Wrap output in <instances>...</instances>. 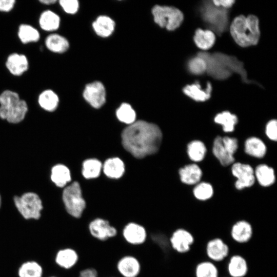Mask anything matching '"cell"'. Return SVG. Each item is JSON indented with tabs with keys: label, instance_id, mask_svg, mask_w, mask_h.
<instances>
[{
	"label": "cell",
	"instance_id": "6da1fadb",
	"mask_svg": "<svg viewBox=\"0 0 277 277\" xmlns=\"http://www.w3.org/2000/svg\"><path fill=\"white\" fill-rule=\"evenodd\" d=\"M122 138L124 148L134 157L141 159L158 151L162 133L156 125L138 121L123 130Z\"/></svg>",
	"mask_w": 277,
	"mask_h": 277
},
{
	"label": "cell",
	"instance_id": "7a4b0ae2",
	"mask_svg": "<svg viewBox=\"0 0 277 277\" xmlns=\"http://www.w3.org/2000/svg\"><path fill=\"white\" fill-rule=\"evenodd\" d=\"M205 60L207 64V72L213 78L225 80L233 73L240 75L242 81L246 83H253L247 78V73L243 62L236 57L221 52L209 53L200 52L197 54Z\"/></svg>",
	"mask_w": 277,
	"mask_h": 277
},
{
	"label": "cell",
	"instance_id": "3957f363",
	"mask_svg": "<svg viewBox=\"0 0 277 277\" xmlns=\"http://www.w3.org/2000/svg\"><path fill=\"white\" fill-rule=\"evenodd\" d=\"M229 30L234 42L242 47L256 45L260 38L259 20L253 14L236 16L229 26Z\"/></svg>",
	"mask_w": 277,
	"mask_h": 277
},
{
	"label": "cell",
	"instance_id": "277c9868",
	"mask_svg": "<svg viewBox=\"0 0 277 277\" xmlns=\"http://www.w3.org/2000/svg\"><path fill=\"white\" fill-rule=\"evenodd\" d=\"M28 111L26 102L19 94L10 90L0 94V117L11 123H18L24 120Z\"/></svg>",
	"mask_w": 277,
	"mask_h": 277
},
{
	"label": "cell",
	"instance_id": "5b68a950",
	"mask_svg": "<svg viewBox=\"0 0 277 277\" xmlns=\"http://www.w3.org/2000/svg\"><path fill=\"white\" fill-rule=\"evenodd\" d=\"M200 12L204 22L218 35L227 29L229 22L227 9L217 7L211 1H204L200 7Z\"/></svg>",
	"mask_w": 277,
	"mask_h": 277
},
{
	"label": "cell",
	"instance_id": "8992f818",
	"mask_svg": "<svg viewBox=\"0 0 277 277\" xmlns=\"http://www.w3.org/2000/svg\"><path fill=\"white\" fill-rule=\"evenodd\" d=\"M63 201L67 213L74 219H80L87 209L80 184L74 182L66 187L63 192Z\"/></svg>",
	"mask_w": 277,
	"mask_h": 277
},
{
	"label": "cell",
	"instance_id": "52a82bcc",
	"mask_svg": "<svg viewBox=\"0 0 277 277\" xmlns=\"http://www.w3.org/2000/svg\"><path fill=\"white\" fill-rule=\"evenodd\" d=\"M154 21L161 28L173 31L179 28L184 20V14L172 6L155 5L152 9Z\"/></svg>",
	"mask_w": 277,
	"mask_h": 277
},
{
	"label": "cell",
	"instance_id": "ba28073f",
	"mask_svg": "<svg viewBox=\"0 0 277 277\" xmlns=\"http://www.w3.org/2000/svg\"><path fill=\"white\" fill-rule=\"evenodd\" d=\"M204 251L206 259L220 265L224 263L231 254V248L226 240L215 236L206 241Z\"/></svg>",
	"mask_w": 277,
	"mask_h": 277
},
{
	"label": "cell",
	"instance_id": "9c48e42d",
	"mask_svg": "<svg viewBox=\"0 0 277 277\" xmlns=\"http://www.w3.org/2000/svg\"><path fill=\"white\" fill-rule=\"evenodd\" d=\"M254 232V227L251 221L245 219L236 220L229 228V243L239 246L246 245L253 240Z\"/></svg>",
	"mask_w": 277,
	"mask_h": 277
},
{
	"label": "cell",
	"instance_id": "30bf717a",
	"mask_svg": "<svg viewBox=\"0 0 277 277\" xmlns=\"http://www.w3.org/2000/svg\"><path fill=\"white\" fill-rule=\"evenodd\" d=\"M169 243L173 252L180 255H185L191 251L195 243V238L189 229L179 227L170 233Z\"/></svg>",
	"mask_w": 277,
	"mask_h": 277
},
{
	"label": "cell",
	"instance_id": "8fae6325",
	"mask_svg": "<svg viewBox=\"0 0 277 277\" xmlns=\"http://www.w3.org/2000/svg\"><path fill=\"white\" fill-rule=\"evenodd\" d=\"M14 202L18 211L25 219H39L43 206L37 194L27 192L21 196H15Z\"/></svg>",
	"mask_w": 277,
	"mask_h": 277
},
{
	"label": "cell",
	"instance_id": "7c38bea8",
	"mask_svg": "<svg viewBox=\"0 0 277 277\" xmlns=\"http://www.w3.org/2000/svg\"><path fill=\"white\" fill-rule=\"evenodd\" d=\"M219 266L221 276L226 275L229 277H247L250 271L247 259L238 252L231 253L225 263Z\"/></svg>",
	"mask_w": 277,
	"mask_h": 277
},
{
	"label": "cell",
	"instance_id": "4fadbf2b",
	"mask_svg": "<svg viewBox=\"0 0 277 277\" xmlns=\"http://www.w3.org/2000/svg\"><path fill=\"white\" fill-rule=\"evenodd\" d=\"M90 235L94 240L102 242L116 237L118 234L117 228L110 222L102 217H95L91 220L87 225Z\"/></svg>",
	"mask_w": 277,
	"mask_h": 277
},
{
	"label": "cell",
	"instance_id": "5bb4252c",
	"mask_svg": "<svg viewBox=\"0 0 277 277\" xmlns=\"http://www.w3.org/2000/svg\"><path fill=\"white\" fill-rule=\"evenodd\" d=\"M118 233L126 244L133 247L144 245L148 236L146 227L135 221L126 223Z\"/></svg>",
	"mask_w": 277,
	"mask_h": 277
},
{
	"label": "cell",
	"instance_id": "9a60e30c",
	"mask_svg": "<svg viewBox=\"0 0 277 277\" xmlns=\"http://www.w3.org/2000/svg\"><path fill=\"white\" fill-rule=\"evenodd\" d=\"M115 268L120 277H138L141 272L142 265L135 255L126 254L118 259Z\"/></svg>",
	"mask_w": 277,
	"mask_h": 277
},
{
	"label": "cell",
	"instance_id": "2e32d148",
	"mask_svg": "<svg viewBox=\"0 0 277 277\" xmlns=\"http://www.w3.org/2000/svg\"><path fill=\"white\" fill-rule=\"evenodd\" d=\"M83 96L91 106L99 108L105 103V87L101 82L98 81L88 84L84 90Z\"/></svg>",
	"mask_w": 277,
	"mask_h": 277
},
{
	"label": "cell",
	"instance_id": "e0dca14e",
	"mask_svg": "<svg viewBox=\"0 0 277 277\" xmlns=\"http://www.w3.org/2000/svg\"><path fill=\"white\" fill-rule=\"evenodd\" d=\"M233 175L237 177L235 186L238 189L252 186L255 182L254 172L248 164L236 163L232 167Z\"/></svg>",
	"mask_w": 277,
	"mask_h": 277
},
{
	"label": "cell",
	"instance_id": "ac0fdd59",
	"mask_svg": "<svg viewBox=\"0 0 277 277\" xmlns=\"http://www.w3.org/2000/svg\"><path fill=\"white\" fill-rule=\"evenodd\" d=\"M212 86L210 82L206 83L205 87L202 88L198 82L186 85L183 88V93L188 97L196 102H205L211 95Z\"/></svg>",
	"mask_w": 277,
	"mask_h": 277
},
{
	"label": "cell",
	"instance_id": "d6986e66",
	"mask_svg": "<svg viewBox=\"0 0 277 277\" xmlns=\"http://www.w3.org/2000/svg\"><path fill=\"white\" fill-rule=\"evenodd\" d=\"M78 252L71 247L60 249L55 256L56 263L62 268L67 270L73 269L79 261Z\"/></svg>",
	"mask_w": 277,
	"mask_h": 277
},
{
	"label": "cell",
	"instance_id": "ffe728a7",
	"mask_svg": "<svg viewBox=\"0 0 277 277\" xmlns=\"http://www.w3.org/2000/svg\"><path fill=\"white\" fill-rule=\"evenodd\" d=\"M5 65L11 74L19 76L28 70L29 61L25 55L12 53L7 57Z\"/></svg>",
	"mask_w": 277,
	"mask_h": 277
},
{
	"label": "cell",
	"instance_id": "44dd1931",
	"mask_svg": "<svg viewBox=\"0 0 277 277\" xmlns=\"http://www.w3.org/2000/svg\"><path fill=\"white\" fill-rule=\"evenodd\" d=\"M193 275V277H221V272L217 264L204 259L195 264Z\"/></svg>",
	"mask_w": 277,
	"mask_h": 277
},
{
	"label": "cell",
	"instance_id": "7402d4cb",
	"mask_svg": "<svg viewBox=\"0 0 277 277\" xmlns=\"http://www.w3.org/2000/svg\"><path fill=\"white\" fill-rule=\"evenodd\" d=\"M215 39V33L209 29L197 28L193 36V41L195 45L203 50L211 48L214 44Z\"/></svg>",
	"mask_w": 277,
	"mask_h": 277
},
{
	"label": "cell",
	"instance_id": "603a6c76",
	"mask_svg": "<svg viewBox=\"0 0 277 277\" xmlns=\"http://www.w3.org/2000/svg\"><path fill=\"white\" fill-rule=\"evenodd\" d=\"M45 44L49 51L55 53H64L69 47L68 41L63 36L56 33L48 35L46 37Z\"/></svg>",
	"mask_w": 277,
	"mask_h": 277
},
{
	"label": "cell",
	"instance_id": "cb8c5ba5",
	"mask_svg": "<svg viewBox=\"0 0 277 277\" xmlns=\"http://www.w3.org/2000/svg\"><path fill=\"white\" fill-rule=\"evenodd\" d=\"M60 17L50 10L43 11L38 19L41 28L48 32H52L57 30L60 26Z\"/></svg>",
	"mask_w": 277,
	"mask_h": 277
},
{
	"label": "cell",
	"instance_id": "d4e9b609",
	"mask_svg": "<svg viewBox=\"0 0 277 277\" xmlns=\"http://www.w3.org/2000/svg\"><path fill=\"white\" fill-rule=\"evenodd\" d=\"M179 174L181 181L186 184L192 185L199 182L202 175V171L196 164H189L181 168Z\"/></svg>",
	"mask_w": 277,
	"mask_h": 277
},
{
	"label": "cell",
	"instance_id": "484cf974",
	"mask_svg": "<svg viewBox=\"0 0 277 277\" xmlns=\"http://www.w3.org/2000/svg\"><path fill=\"white\" fill-rule=\"evenodd\" d=\"M38 103L45 110L52 112L56 110L58 105L59 97L52 90L46 89L39 94Z\"/></svg>",
	"mask_w": 277,
	"mask_h": 277
},
{
	"label": "cell",
	"instance_id": "4316f807",
	"mask_svg": "<svg viewBox=\"0 0 277 277\" xmlns=\"http://www.w3.org/2000/svg\"><path fill=\"white\" fill-rule=\"evenodd\" d=\"M92 26L95 33L102 37L110 36L114 30L115 23L109 17L100 16L93 23Z\"/></svg>",
	"mask_w": 277,
	"mask_h": 277
},
{
	"label": "cell",
	"instance_id": "83f0119b",
	"mask_svg": "<svg viewBox=\"0 0 277 277\" xmlns=\"http://www.w3.org/2000/svg\"><path fill=\"white\" fill-rule=\"evenodd\" d=\"M17 35L20 41L24 44L35 43L40 39V33L32 26L22 24L18 27Z\"/></svg>",
	"mask_w": 277,
	"mask_h": 277
},
{
	"label": "cell",
	"instance_id": "f1b7e54d",
	"mask_svg": "<svg viewBox=\"0 0 277 277\" xmlns=\"http://www.w3.org/2000/svg\"><path fill=\"white\" fill-rule=\"evenodd\" d=\"M103 170L107 176L118 179L121 177L124 172V164L118 158L109 159L104 163Z\"/></svg>",
	"mask_w": 277,
	"mask_h": 277
},
{
	"label": "cell",
	"instance_id": "f546056e",
	"mask_svg": "<svg viewBox=\"0 0 277 277\" xmlns=\"http://www.w3.org/2000/svg\"><path fill=\"white\" fill-rule=\"evenodd\" d=\"M51 179L59 187H63L71 181L69 169L65 165L57 164L51 169Z\"/></svg>",
	"mask_w": 277,
	"mask_h": 277
},
{
	"label": "cell",
	"instance_id": "4dcf8cb0",
	"mask_svg": "<svg viewBox=\"0 0 277 277\" xmlns=\"http://www.w3.org/2000/svg\"><path fill=\"white\" fill-rule=\"evenodd\" d=\"M213 153L224 166L229 165L234 161L233 156L230 154L224 147L222 137L220 136H217L214 141Z\"/></svg>",
	"mask_w": 277,
	"mask_h": 277
},
{
	"label": "cell",
	"instance_id": "1f68e13d",
	"mask_svg": "<svg viewBox=\"0 0 277 277\" xmlns=\"http://www.w3.org/2000/svg\"><path fill=\"white\" fill-rule=\"evenodd\" d=\"M245 150L248 154L261 158L266 152V147L263 142L256 137L248 138L245 142Z\"/></svg>",
	"mask_w": 277,
	"mask_h": 277
},
{
	"label": "cell",
	"instance_id": "d6a6232c",
	"mask_svg": "<svg viewBox=\"0 0 277 277\" xmlns=\"http://www.w3.org/2000/svg\"><path fill=\"white\" fill-rule=\"evenodd\" d=\"M255 175L260 184L264 187L272 185L275 181L273 169L265 164L260 165L256 168Z\"/></svg>",
	"mask_w": 277,
	"mask_h": 277
},
{
	"label": "cell",
	"instance_id": "836d02e7",
	"mask_svg": "<svg viewBox=\"0 0 277 277\" xmlns=\"http://www.w3.org/2000/svg\"><path fill=\"white\" fill-rule=\"evenodd\" d=\"M214 122L223 126L225 132H232L234 129V126L238 123V117L229 111H225L216 115L214 118Z\"/></svg>",
	"mask_w": 277,
	"mask_h": 277
},
{
	"label": "cell",
	"instance_id": "e575fe53",
	"mask_svg": "<svg viewBox=\"0 0 277 277\" xmlns=\"http://www.w3.org/2000/svg\"><path fill=\"white\" fill-rule=\"evenodd\" d=\"M187 152L191 160L194 162H200L203 160L205 157L206 148L201 141H193L188 145Z\"/></svg>",
	"mask_w": 277,
	"mask_h": 277
},
{
	"label": "cell",
	"instance_id": "d590c367",
	"mask_svg": "<svg viewBox=\"0 0 277 277\" xmlns=\"http://www.w3.org/2000/svg\"><path fill=\"white\" fill-rule=\"evenodd\" d=\"M102 164L97 160H87L83 164L82 173L86 179L95 178L99 176Z\"/></svg>",
	"mask_w": 277,
	"mask_h": 277
},
{
	"label": "cell",
	"instance_id": "8d00e7d4",
	"mask_svg": "<svg viewBox=\"0 0 277 277\" xmlns=\"http://www.w3.org/2000/svg\"><path fill=\"white\" fill-rule=\"evenodd\" d=\"M42 267L34 261L24 263L18 270L19 277H42Z\"/></svg>",
	"mask_w": 277,
	"mask_h": 277
},
{
	"label": "cell",
	"instance_id": "74e56055",
	"mask_svg": "<svg viewBox=\"0 0 277 277\" xmlns=\"http://www.w3.org/2000/svg\"><path fill=\"white\" fill-rule=\"evenodd\" d=\"M116 114L118 119L124 123L130 125L135 122V112L127 103L122 104L116 110Z\"/></svg>",
	"mask_w": 277,
	"mask_h": 277
},
{
	"label": "cell",
	"instance_id": "f35d334b",
	"mask_svg": "<svg viewBox=\"0 0 277 277\" xmlns=\"http://www.w3.org/2000/svg\"><path fill=\"white\" fill-rule=\"evenodd\" d=\"M187 66L189 71L194 75L203 74L207 71L206 61L197 55L188 61Z\"/></svg>",
	"mask_w": 277,
	"mask_h": 277
},
{
	"label": "cell",
	"instance_id": "ab89813d",
	"mask_svg": "<svg viewBox=\"0 0 277 277\" xmlns=\"http://www.w3.org/2000/svg\"><path fill=\"white\" fill-rule=\"evenodd\" d=\"M213 194V188L210 184L207 183H200L193 189L194 196L200 201H206L210 199Z\"/></svg>",
	"mask_w": 277,
	"mask_h": 277
},
{
	"label": "cell",
	"instance_id": "60d3db41",
	"mask_svg": "<svg viewBox=\"0 0 277 277\" xmlns=\"http://www.w3.org/2000/svg\"><path fill=\"white\" fill-rule=\"evenodd\" d=\"M59 4L66 13L70 14L76 13L79 7L77 0H60Z\"/></svg>",
	"mask_w": 277,
	"mask_h": 277
},
{
	"label": "cell",
	"instance_id": "b9f144b4",
	"mask_svg": "<svg viewBox=\"0 0 277 277\" xmlns=\"http://www.w3.org/2000/svg\"><path fill=\"white\" fill-rule=\"evenodd\" d=\"M222 143L228 152L233 156L238 147V140L235 138L225 136L222 138Z\"/></svg>",
	"mask_w": 277,
	"mask_h": 277
},
{
	"label": "cell",
	"instance_id": "7bdbcfd3",
	"mask_svg": "<svg viewBox=\"0 0 277 277\" xmlns=\"http://www.w3.org/2000/svg\"><path fill=\"white\" fill-rule=\"evenodd\" d=\"M266 133L267 136L271 140L277 139V122L276 120H270L266 125Z\"/></svg>",
	"mask_w": 277,
	"mask_h": 277
},
{
	"label": "cell",
	"instance_id": "ee69618b",
	"mask_svg": "<svg viewBox=\"0 0 277 277\" xmlns=\"http://www.w3.org/2000/svg\"><path fill=\"white\" fill-rule=\"evenodd\" d=\"M77 277H99L97 271L93 267H87L81 270Z\"/></svg>",
	"mask_w": 277,
	"mask_h": 277
},
{
	"label": "cell",
	"instance_id": "f6af8a7d",
	"mask_svg": "<svg viewBox=\"0 0 277 277\" xmlns=\"http://www.w3.org/2000/svg\"><path fill=\"white\" fill-rule=\"evenodd\" d=\"M15 0H0V11L8 12L14 8Z\"/></svg>",
	"mask_w": 277,
	"mask_h": 277
},
{
	"label": "cell",
	"instance_id": "bcb514c9",
	"mask_svg": "<svg viewBox=\"0 0 277 277\" xmlns=\"http://www.w3.org/2000/svg\"><path fill=\"white\" fill-rule=\"evenodd\" d=\"M212 2L217 7L228 9L233 6L235 1L234 0H213Z\"/></svg>",
	"mask_w": 277,
	"mask_h": 277
},
{
	"label": "cell",
	"instance_id": "7dc6e473",
	"mask_svg": "<svg viewBox=\"0 0 277 277\" xmlns=\"http://www.w3.org/2000/svg\"><path fill=\"white\" fill-rule=\"evenodd\" d=\"M41 4L46 5H50L54 4L56 2V1L55 0H40L39 1Z\"/></svg>",
	"mask_w": 277,
	"mask_h": 277
},
{
	"label": "cell",
	"instance_id": "c3c4849f",
	"mask_svg": "<svg viewBox=\"0 0 277 277\" xmlns=\"http://www.w3.org/2000/svg\"><path fill=\"white\" fill-rule=\"evenodd\" d=\"M221 277H229V276H228L226 275H222Z\"/></svg>",
	"mask_w": 277,
	"mask_h": 277
},
{
	"label": "cell",
	"instance_id": "681fc988",
	"mask_svg": "<svg viewBox=\"0 0 277 277\" xmlns=\"http://www.w3.org/2000/svg\"><path fill=\"white\" fill-rule=\"evenodd\" d=\"M1 197L0 195V207H1Z\"/></svg>",
	"mask_w": 277,
	"mask_h": 277
},
{
	"label": "cell",
	"instance_id": "f907efd6",
	"mask_svg": "<svg viewBox=\"0 0 277 277\" xmlns=\"http://www.w3.org/2000/svg\"><path fill=\"white\" fill-rule=\"evenodd\" d=\"M111 277H120L118 276H111Z\"/></svg>",
	"mask_w": 277,
	"mask_h": 277
},
{
	"label": "cell",
	"instance_id": "816d5d0a",
	"mask_svg": "<svg viewBox=\"0 0 277 277\" xmlns=\"http://www.w3.org/2000/svg\"><path fill=\"white\" fill-rule=\"evenodd\" d=\"M52 277H55V276H52Z\"/></svg>",
	"mask_w": 277,
	"mask_h": 277
}]
</instances>
